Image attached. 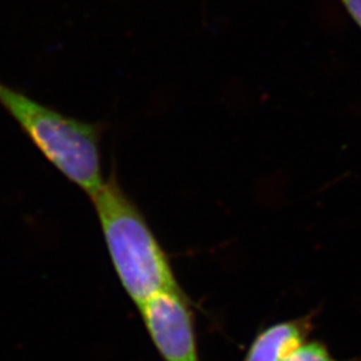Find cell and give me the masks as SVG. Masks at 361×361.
Returning <instances> with one entry per match:
<instances>
[{
    "mask_svg": "<svg viewBox=\"0 0 361 361\" xmlns=\"http://www.w3.org/2000/svg\"><path fill=\"white\" fill-rule=\"evenodd\" d=\"M90 198L116 276L131 301L140 307L162 290L178 288L168 255L116 176Z\"/></svg>",
    "mask_w": 361,
    "mask_h": 361,
    "instance_id": "1",
    "label": "cell"
},
{
    "mask_svg": "<svg viewBox=\"0 0 361 361\" xmlns=\"http://www.w3.org/2000/svg\"><path fill=\"white\" fill-rule=\"evenodd\" d=\"M0 106L67 180L92 197L104 185L101 123L68 116L0 80Z\"/></svg>",
    "mask_w": 361,
    "mask_h": 361,
    "instance_id": "2",
    "label": "cell"
},
{
    "mask_svg": "<svg viewBox=\"0 0 361 361\" xmlns=\"http://www.w3.org/2000/svg\"><path fill=\"white\" fill-rule=\"evenodd\" d=\"M164 361H200L193 310L180 286L166 289L138 307Z\"/></svg>",
    "mask_w": 361,
    "mask_h": 361,
    "instance_id": "3",
    "label": "cell"
},
{
    "mask_svg": "<svg viewBox=\"0 0 361 361\" xmlns=\"http://www.w3.org/2000/svg\"><path fill=\"white\" fill-rule=\"evenodd\" d=\"M310 331V316L273 324L255 337L244 361H283L308 340Z\"/></svg>",
    "mask_w": 361,
    "mask_h": 361,
    "instance_id": "4",
    "label": "cell"
},
{
    "mask_svg": "<svg viewBox=\"0 0 361 361\" xmlns=\"http://www.w3.org/2000/svg\"><path fill=\"white\" fill-rule=\"evenodd\" d=\"M283 361H338L322 341H305Z\"/></svg>",
    "mask_w": 361,
    "mask_h": 361,
    "instance_id": "5",
    "label": "cell"
},
{
    "mask_svg": "<svg viewBox=\"0 0 361 361\" xmlns=\"http://www.w3.org/2000/svg\"><path fill=\"white\" fill-rule=\"evenodd\" d=\"M352 20L361 28V0H340Z\"/></svg>",
    "mask_w": 361,
    "mask_h": 361,
    "instance_id": "6",
    "label": "cell"
}]
</instances>
